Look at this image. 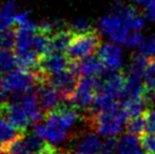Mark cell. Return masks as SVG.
I'll return each mask as SVG.
<instances>
[{"instance_id":"1","label":"cell","mask_w":155,"mask_h":154,"mask_svg":"<svg viewBox=\"0 0 155 154\" xmlns=\"http://www.w3.org/2000/svg\"><path fill=\"white\" fill-rule=\"evenodd\" d=\"M128 118L129 117L121 107L119 109L97 114L87 110L86 114V121L91 129L97 134L106 137H115L118 135L127 126Z\"/></svg>"},{"instance_id":"2","label":"cell","mask_w":155,"mask_h":154,"mask_svg":"<svg viewBox=\"0 0 155 154\" xmlns=\"http://www.w3.org/2000/svg\"><path fill=\"white\" fill-rule=\"evenodd\" d=\"M98 28L100 33L107 36L112 42L123 45H124L129 35L132 32L127 27L126 22L115 8H113L109 14L101 17L98 23Z\"/></svg>"},{"instance_id":"3","label":"cell","mask_w":155,"mask_h":154,"mask_svg":"<svg viewBox=\"0 0 155 154\" xmlns=\"http://www.w3.org/2000/svg\"><path fill=\"white\" fill-rule=\"evenodd\" d=\"M100 47H101L100 36L98 35L97 32L94 31L86 35L74 36L67 51V55L70 60L79 61L98 52Z\"/></svg>"},{"instance_id":"4","label":"cell","mask_w":155,"mask_h":154,"mask_svg":"<svg viewBox=\"0 0 155 154\" xmlns=\"http://www.w3.org/2000/svg\"><path fill=\"white\" fill-rule=\"evenodd\" d=\"M36 86V77L32 73L21 69H14L3 76L4 91L5 93H12L13 95L33 92Z\"/></svg>"},{"instance_id":"5","label":"cell","mask_w":155,"mask_h":154,"mask_svg":"<svg viewBox=\"0 0 155 154\" xmlns=\"http://www.w3.org/2000/svg\"><path fill=\"white\" fill-rule=\"evenodd\" d=\"M101 80L96 77H82L74 96L70 100L77 109L89 110L92 106L95 95L99 91Z\"/></svg>"},{"instance_id":"6","label":"cell","mask_w":155,"mask_h":154,"mask_svg":"<svg viewBox=\"0 0 155 154\" xmlns=\"http://www.w3.org/2000/svg\"><path fill=\"white\" fill-rule=\"evenodd\" d=\"M79 75L67 69L64 71L49 77V82L55 87L65 99H71L74 96L79 84Z\"/></svg>"},{"instance_id":"7","label":"cell","mask_w":155,"mask_h":154,"mask_svg":"<svg viewBox=\"0 0 155 154\" xmlns=\"http://www.w3.org/2000/svg\"><path fill=\"white\" fill-rule=\"evenodd\" d=\"M37 87H38V89H37L36 95L38 97L41 108L45 113L53 111L61 105V99L63 96L55 87H53L50 84L49 79L47 81L39 84Z\"/></svg>"},{"instance_id":"8","label":"cell","mask_w":155,"mask_h":154,"mask_svg":"<svg viewBox=\"0 0 155 154\" xmlns=\"http://www.w3.org/2000/svg\"><path fill=\"white\" fill-rule=\"evenodd\" d=\"M98 57L109 71H118L123 66V50L118 43L107 42L101 44L98 50Z\"/></svg>"},{"instance_id":"9","label":"cell","mask_w":155,"mask_h":154,"mask_svg":"<svg viewBox=\"0 0 155 154\" xmlns=\"http://www.w3.org/2000/svg\"><path fill=\"white\" fill-rule=\"evenodd\" d=\"M71 60L68 55L60 52H50L45 55L39 61V67L43 74L47 76H52L54 74L64 71L68 69Z\"/></svg>"},{"instance_id":"10","label":"cell","mask_w":155,"mask_h":154,"mask_svg":"<svg viewBox=\"0 0 155 154\" xmlns=\"http://www.w3.org/2000/svg\"><path fill=\"white\" fill-rule=\"evenodd\" d=\"M34 132L39 137L42 138L47 144L51 145V146L60 145L68 137L67 131H63L57 126L48 123L45 120L43 123H37L34 127Z\"/></svg>"},{"instance_id":"11","label":"cell","mask_w":155,"mask_h":154,"mask_svg":"<svg viewBox=\"0 0 155 154\" xmlns=\"http://www.w3.org/2000/svg\"><path fill=\"white\" fill-rule=\"evenodd\" d=\"M124 84H126V75L118 71H110L108 74H104V80H101L99 91L115 98L123 96Z\"/></svg>"},{"instance_id":"12","label":"cell","mask_w":155,"mask_h":154,"mask_svg":"<svg viewBox=\"0 0 155 154\" xmlns=\"http://www.w3.org/2000/svg\"><path fill=\"white\" fill-rule=\"evenodd\" d=\"M104 140L96 132H87L79 136L76 143L78 154H101Z\"/></svg>"},{"instance_id":"13","label":"cell","mask_w":155,"mask_h":154,"mask_svg":"<svg viewBox=\"0 0 155 154\" xmlns=\"http://www.w3.org/2000/svg\"><path fill=\"white\" fill-rule=\"evenodd\" d=\"M23 134V131L15 127L6 117L0 115V150L5 151Z\"/></svg>"},{"instance_id":"14","label":"cell","mask_w":155,"mask_h":154,"mask_svg":"<svg viewBox=\"0 0 155 154\" xmlns=\"http://www.w3.org/2000/svg\"><path fill=\"white\" fill-rule=\"evenodd\" d=\"M78 71L79 75H82V77H96L99 78L104 74V66L101 62L99 57L95 56H89V57L81 59L77 61Z\"/></svg>"},{"instance_id":"15","label":"cell","mask_w":155,"mask_h":154,"mask_svg":"<svg viewBox=\"0 0 155 154\" xmlns=\"http://www.w3.org/2000/svg\"><path fill=\"white\" fill-rule=\"evenodd\" d=\"M152 96H141L126 98L121 103V109L129 118L140 116L148 110V105L151 101Z\"/></svg>"},{"instance_id":"16","label":"cell","mask_w":155,"mask_h":154,"mask_svg":"<svg viewBox=\"0 0 155 154\" xmlns=\"http://www.w3.org/2000/svg\"><path fill=\"white\" fill-rule=\"evenodd\" d=\"M121 106H119L117 98L111 96V95L104 93L101 91H98L97 94L95 95L92 106L89 110L92 113H104V112L112 111V110L119 109Z\"/></svg>"},{"instance_id":"17","label":"cell","mask_w":155,"mask_h":154,"mask_svg":"<svg viewBox=\"0 0 155 154\" xmlns=\"http://www.w3.org/2000/svg\"><path fill=\"white\" fill-rule=\"evenodd\" d=\"M116 154H143L138 136L127 133L117 139Z\"/></svg>"},{"instance_id":"18","label":"cell","mask_w":155,"mask_h":154,"mask_svg":"<svg viewBox=\"0 0 155 154\" xmlns=\"http://www.w3.org/2000/svg\"><path fill=\"white\" fill-rule=\"evenodd\" d=\"M18 12L13 0H8L0 6V32L6 31L15 25V17Z\"/></svg>"},{"instance_id":"19","label":"cell","mask_w":155,"mask_h":154,"mask_svg":"<svg viewBox=\"0 0 155 154\" xmlns=\"http://www.w3.org/2000/svg\"><path fill=\"white\" fill-rule=\"evenodd\" d=\"M74 38V35L69 30H62L51 36L50 40V50L51 52H60L67 53L70 44Z\"/></svg>"},{"instance_id":"20","label":"cell","mask_w":155,"mask_h":154,"mask_svg":"<svg viewBox=\"0 0 155 154\" xmlns=\"http://www.w3.org/2000/svg\"><path fill=\"white\" fill-rule=\"evenodd\" d=\"M150 58L147 57L145 54H136L132 57L128 68V74L134 75L137 77H143L145 76L146 70L149 64Z\"/></svg>"},{"instance_id":"21","label":"cell","mask_w":155,"mask_h":154,"mask_svg":"<svg viewBox=\"0 0 155 154\" xmlns=\"http://www.w3.org/2000/svg\"><path fill=\"white\" fill-rule=\"evenodd\" d=\"M17 67V59L15 52L12 50L0 49V72L8 73Z\"/></svg>"},{"instance_id":"22","label":"cell","mask_w":155,"mask_h":154,"mask_svg":"<svg viewBox=\"0 0 155 154\" xmlns=\"http://www.w3.org/2000/svg\"><path fill=\"white\" fill-rule=\"evenodd\" d=\"M127 132L132 135L135 136H140L143 135V132H146V120H145V115L132 117L128 120L126 126Z\"/></svg>"},{"instance_id":"23","label":"cell","mask_w":155,"mask_h":154,"mask_svg":"<svg viewBox=\"0 0 155 154\" xmlns=\"http://www.w3.org/2000/svg\"><path fill=\"white\" fill-rule=\"evenodd\" d=\"M69 31L73 34L74 36H80V35H86V34L92 33L95 30L92 28V25L89 20L84 18H79L74 20L71 23L69 28Z\"/></svg>"},{"instance_id":"24","label":"cell","mask_w":155,"mask_h":154,"mask_svg":"<svg viewBox=\"0 0 155 154\" xmlns=\"http://www.w3.org/2000/svg\"><path fill=\"white\" fill-rule=\"evenodd\" d=\"M16 43V31L8 29L0 32V49L12 50Z\"/></svg>"},{"instance_id":"25","label":"cell","mask_w":155,"mask_h":154,"mask_svg":"<svg viewBox=\"0 0 155 154\" xmlns=\"http://www.w3.org/2000/svg\"><path fill=\"white\" fill-rule=\"evenodd\" d=\"M143 78H145V84L147 88L155 94V58H150Z\"/></svg>"},{"instance_id":"26","label":"cell","mask_w":155,"mask_h":154,"mask_svg":"<svg viewBox=\"0 0 155 154\" xmlns=\"http://www.w3.org/2000/svg\"><path fill=\"white\" fill-rule=\"evenodd\" d=\"M145 42L146 39L140 31H132L124 43V47L129 48V49H136V48L141 49Z\"/></svg>"},{"instance_id":"27","label":"cell","mask_w":155,"mask_h":154,"mask_svg":"<svg viewBox=\"0 0 155 154\" xmlns=\"http://www.w3.org/2000/svg\"><path fill=\"white\" fill-rule=\"evenodd\" d=\"M143 151L147 154H155V135L146 134L139 137Z\"/></svg>"},{"instance_id":"28","label":"cell","mask_w":155,"mask_h":154,"mask_svg":"<svg viewBox=\"0 0 155 154\" xmlns=\"http://www.w3.org/2000/svg\"><path fill=\"white\" fill-rule=\"evenodd\" d=\"M143 115L146 120V132L155 135V110L148 109Z\"/></svg>"},{"instance_id":"29","label":"cell","mask_w":155,"mask_h":154,"mask_svg":"<svg viewBox=\"0 0 155 154\" xmlns=\"http://www.w3.org/2000/svg\"><path fill=\"white\" fill-rule=\"evenodd\" d=\"M141 53L149 58H155V34L141 48Z\"/></svg>"},{"instance_id":"30","label":"cell","mask_w":155,"mask_h":154,"mask_svg":"<svg viewBox=\"0 0 155 154\" xmlns=\"http://www.w3.org/2000/svg\"><path fill=\"white\" fill-rule=\"evenodd\" d=\"M31 21V16L28 11H20L17 13L16 17H15V23L17 25V27H22V25L30 23Z\"/></svg>"},{"instance_id":"31","label":"cell","mask_w":155,"mask_h":154,"mask_svg":"<svg viewBox=\"0 0 155 154\" xmlns=\"http://www.w3.org/2000/svg\"><path fill=\"white\" fill-rule=\"evenodd\" d=\"M146 17L152 22H155V0H149L146 4Z\"/></svg>"},{"instance_id":"32","label":"cell","mask_w":155,"mask_h":154,"mask_svg":"<svg viewBox=\"0 0 155 154\" xmlns=\"http://www.w3.org/2000/svg\"><path fill=\"white\" fill-rule=\"evenodd\" d=\"M41 154H64L61 151L57 150V148H55L54 146H51V145H48V147L45 148V150L43 151Z\"/></svg>"},{"instance_id":"33","label":"cell","mask_w":155,"mask_h":154,"mask_svg":"<svg viewBox=\"0 0 155 154\" xmlns=\"http://www.w3.org/2000/svg\"><path fill=\"white\" fill-rule=\"evenodd\" d=\"M130 1L134 2V3H137V4H143V5H146L149 0H130Z\"/></svg>"},{"instance_id":"34","label":"cell","mask_w":155,"mask_h":154,"mask_svg":"<svg viewBox=\"0 0 155 154\" xmlns=\"http://www.w3.org/2000/svg\"><path fill=\"white\" fill-rule=\"evenodd\" d=\"M64 154H78L77 152H65Z\"/></svg>"},{"instance_id":"35","label":"cell","mask_w":155,"mask_h":154,"mask_svg":"<svg viewBox=\"0 0 155 154\" xmlns=\"http://www.w3.org/2000/svg\"><path fill=\"white\" fill-rule=\"evenodd\" d=\"M0 154H10V153L6 152V151H1V153H0Z\"/></svg>"}]
</instances>
